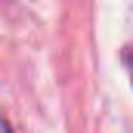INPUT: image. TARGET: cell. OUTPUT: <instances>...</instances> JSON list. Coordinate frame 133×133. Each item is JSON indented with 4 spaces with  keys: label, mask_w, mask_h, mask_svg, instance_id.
Returning <instances> with one entry per match:
<instances>
[{
    "label": "cell",
    "mask_w": 133,
    "mask_h": 133,
    "mask_svg": "<svg viewBox=\"0 0 133 133\" xmlns=\"http://www.w3.org/2000/svg\"><path fill=\"white\" fill-rule=\"evenodd\" d=\"M0 133H12V127H9V121H6V118H0Z\"/></svg>",
    "instance_id": "1"
}]
</instances>
